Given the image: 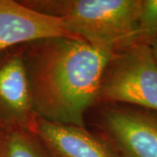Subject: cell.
I'll return each instance as SVG.
<instances>
[{
  "label": "cell",
  "instance_id": "6da1fadb",
  "mask_svg": "<svg viewBox=\"0 0 157 157\" xmlns=\"http://www.w3.org/2000/svg\"><path fill=\"white\" fill-rule=\"evenodd\" d=\"M37 116L85 127L98 102L101 78L113 54L76 37L41 39L24 45Z\"/></svg>",
  "mask_w": 157,
  "mask_h": 157
},
{
  "label": "cell",
  "instance_id": "7a4b0ae2",
  "mask_svg": "<svg viewBox=\"0 0 157 157\" xmlns=\"http://www.w3.org/2000/svg\"><path fill=\"white\" fill-rule=\"evenodd\" d=\"M34 11L60 19L68 31L115 54L138 42L140 0H27Z\"/></svg>",
  "mask_w": 157,
  "mask_h": 157
},
{
  "label": "cell",
  "instance_id": "3957f363",
  "mask_svg": "<svg viewBox=\"0 0 157 157\" xmlns=\"http://www.w3.org/2000/svg\"><path fill=\"white\" fill-rule=\"evenodd\" d=\"M98 102L157 112V61L151 45L135 42L113 55L101 78Z\"/></svg>",
  "mask_w": 157,
  "mask_h": 157
},
{
  "label": "cell",
  "instance_id": "277c9868",
  "mask_svg": "<svg viewBox=\"0 0 157 157\" xmlns=\"http://www.w3.org/2000/svg\"><path fill=\"white\" fill-rule=\"evenodd\" d=\"M101 125L121 157H157V112L109 104L102 110Z\"/></svg>",
  "mask_w": 157,
  "mask_h": 157
},
{
  "label": "cell",
  "instance_id": "5b68a950",
  "mask_svg": "<svg viewBox=\"0 0 157 157\" xmlns=\"http://www.w3.org/2000/svg\"><path fill=\"white\" fill-rule=\"evenodd\" d=\"M24 45L0 52V128L31 129L36 113Z\"/></svg>",
  "mask_w": 157,
  "mask_h": 157
},
{
  "label": "cell",
  "instance_id": "8992f818",
  "mask_svg": "<svg viewBox=\"0 0 157 157\" xmlns=\"http://www.w3.org/2000/svg\"><path fill=\"white\" fill-rule=\"evenodd\" d=\"M56 37L76 36L59 18L34 11L21 1L0 0V52Z\"/></svg>",
  "mask_w": 157,
  "mask_h": 157
},
{
  "label": "cell",
  "instance_id": "52a82bcc",
  "mask_svg": "<svg viewBox=\"0 0 157 157\" xmlns=\"http://www.w3.org/2000/svg\"><path fill=\"white\" fill-rule=\"evenodd\" d=\"M32 130L54 157H121L104 137L85 127L55 123L36 116Z\"/></svg>",
  "mask_w": 157,
  "mask_h": 157
},
{
  "label": "cell",
  "instance_id": "ba28073f",
  "mask_svg": "<svg viewBox=\"0 0 157 157\" xmlns=\"http://www.w3.org/2000/svg\"><path fill=\"white\" fill-rule=\"evenodd\" d=\"M0 157H54L30 129L0 128Z\"/></svg>",
  "mask_w": 157,
  "mask_h": 157
},
{
  "label": "cell",
  "instance_id": "9c48e42d",
  "mask_svg": "<svg viewBox=\"0 0 157 157\" xmlns=\"http://www.w3.org/2000/svg\"><path fill=\"white\" fill-rule=\"evenodd\" d=\"M157 39V0H140L138 42L151 45Z\"/></svg>",
  "mask_w": 157,
  "mask_h": 157
},
{
  "label": "cell",
  "instance_id": "30bf717a",
  "mask_svg": "<svg viewBox=\"0 0 157 157\" xmlns=\"http://www.w3.org/2000/svg\"><path fill=\"white\" fill-rule=\"evenodd\" d=\"M151 48L152 51H153V53L155 55V58L157 61V39L151 44Z\"/></svg>",
  "mask_w": 157,
  "mask_h": 157
}]
</instances>
